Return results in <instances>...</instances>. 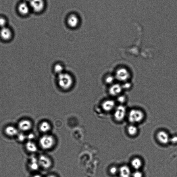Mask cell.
<instances>
[{"label": "cell", "mask_w": 177, "mask_h": 177, "mask_svg": "<svg viewBox=\"0 0 177 177\" xmlns=\"http://www.w3.org/2000/svg\"><path fill=\"white\" fill-rule=\"evenodd\" d=\"M57 82L59 87L66 91L72 87L74 80L72 76L69 74L62 72L58 76Z\"/></svg>", "instance_id": "1"}, {"label": "cell", "mask_w": 177, "mask_h": 177, "mask_svg": "<svg viewBox=\"0 0 177 177\" xmlns=\"http://www.w3.org/2000/svg\"><path fill=\"white\" fill-rule=\"evenodd\" d=\"M144 118V113L140 110L133 109L129 112L128 118L131 123H139L142 121Z\"/></svg>", "instance_id": "2"}, {"label": "cell", "mask_w": 177, "mask_h": 177, "mask_svg": "<svg viewBox=\"0 0 177 177\" xmlns=\"http://www.w3.org/2000/svg\"><path fill=\"white\" fill-rule=\"evenodd\" d=\"M40 143L43 149H49L54 145V139L52 136L45 135L41 138Z\"/></svg>", "instance_id": "3"}, {"label": "cell", "mask_w": 177, "mask_h": 177, "mask_svg": "<svg viewBox=\"0 0 177 177\" xmlns=\"http://www.w3.org/2000/svg\"><path fill=\"white\" fill-rule=\"evenodd\" d=\"M30 5L32 10L37 13L43 11L45 7L44 0H30Z\"/></svg>", "instance_id": "4"}, {"label": "cell", "mask_w": 177, "mask_h": 177, "mask_svg": "<svg viewBox=\"0 0 177 177\" xmlns=\"http://www.w3.org/2000/svg\"><path fill=\"white\" fill-rule=\"evenodd\" d=\"M130 77V74L127 69L121 68L117 70L115 74V78L120 82L126 81Z\"/></svg>", "instance_id": "5"}, {"label": "cell", "mask_w": 177, "mask_h": 177, "mask_svg": "<svg viewBox=\"0 0 177 177\" xmlns=\"http://www.w3.org/2000/svg\"><path fill=\"white\" fill-rule=\"evenodd\" d=\"M126 114V109L125 106L122 105H119L115 111L114 116L116 120L121 122L125 118Z\"/></svg>", "instance_id": "6"}, {"label": "cell", "mask_w": 177, "mask_h": 177, "mask_svg": "<svg viewBox=\"0 0 177 177\" xmlns=\"http://www.w3.org/2000/svg\"><path fill=\"white\" fill-rule=\"evenodd\" d=\"M157 138L159 143L166 145L170 142V137L167 132L164 131H160L157 133Z\"/></svg>", "instance_id": "7"}, {"label": "cell", "mask_w": 177, "mask_h": 177, "mask_svg": "<svg viewBox=\"0 0 177 177\" xmlns=\"http://www.w3.org/2000/svg\"><path fill=\"white\" fill-rule=\"evenodd\" d=\"M12 35L11 30L7 27H5L1 28L0 31V37L4 41H7L11 40Z\"/></svg>", "instance_id": "8"}, {"label": "cell", "mask_w": 177, "mask_h": 177, "mask_svg": "<svg viewBox=\"0 0 177 177\" xmlns=\"http://www.w3.org/2000/svg\"><path fill=\"white\" fill-rule=\"evenodd\" d=\"M39 163L42 167L46 169L50 168L52 165V161L50 158L44 155H42L39 157Z\"/></svg>", "instance_id": "9"}, {"label": "cell", "mask_w": 177, "mask_h": 177, "mask_svg": "<svg viewBox=\"0 0 177 177\" xmlns=\"http://www.w3.org/2000/svg\"><path fill=\"white\" fill-rule=\"evenodd\" d=\"M123 86L119 84H114L110 87L109 93L113 96H117L120 95L123 91Z\"/></svg>", "instance_id": "10"}, {"label": "cell", "mask_w": 177, "mask_h": 177, "mask_svg": "<svg viewBox=\"0 0 177 177\" xmlns=\"http://www.w3.org/2000/svg\"><path fill=\"white\" fill-rule=\"evenodd\" d=\"M79 20L77 15L72 14L70 15L67 20L68 25L72 28H75L79 25Z\"/></svg>", "instance_id": "11"}, {"label": "cell", "mask_w": 177, "mask_h": 177, "mask_svg": "<svg viewBox=\"0 0 177 177\" xmlns=\"http://www.w3.org/2000/svg\"><path fill=\"white\" fill-rule=\"evenodd\" d=\"M115 102L113 100H107L103 102L102 106L104 110L108 112L113 110L115 108Z\"/></svg>", "instance_id": "12"}, {"label": "cell", "mask_w": 177, "mask_h": 177, "mask_svg": "<svg viewBox=\"0 0 177 177\" xmlns=\"http://www.w3.org/2000/svg\"><path fill=\"white\" fill-rule=\"evenodd\" d=\"M119 172L120 177H130L131 171L130 168L127 166H123L119 169Z\"/></svg>", "instance_id": "13"}, {"label": "cell", "mask_w": 177, "mask_h": 177, "mask_svg": "<svg viewBox=\"0 0 177 177\" xmlns=\"http://www.w3.org/2000/svg\"><path fill=\"white\" fill-rule=\"evenodd\" d=\"M18 10L20 14L26 15L29 13L30 7L26 3H22L19 5Z\"/></svg>", "instance_id": "14"}, {"label": "cell", "mask_w": 177, "mask_h": 177, "mask_svg": "<svg viewBox=\"0 0 177 177\" xmlns=\"http://www.w3.org/2000/svg\"><path fill=\"white\" fill-rule=\"evenodd\" d=\"M32 126L31 122L28 120L21 121L18 124V127L23 131H28L31 129Z\"/></svg>", "instance_id": "15"}, {"label": "cell", "mask_w": 177, "mask_h": 177, "mask_svg": "<svg viewBox=\"0 0 177 177\" xmlns=\"http://www.w3.org/2000/svg\"><path fill=\"white\" fill-rule=\"evenodd\" d=\"M131 164L133 168L136 170H138L142 167L143 163L142 160L139 158H135L132 160Z\"/></svg>", "instance_id": "16"}, {"label": "cell", "mask_w": 177, "mask_h": 177, "mask_svg": "<svg viewBox=\"0 0 177 177\" xmlns=\"http://www.w3.org/2000/svg\"><path fill=\"white\" fill-rule=\"evenodd\" d=\"M7 135L9 136L16 135L18 134V130L15 127L12 126H9L7 127L5 130Z\"/></svg>", "instance_id": "17"}, {"label": "cell", "mask_w": 177, "mask_h": 177, "mask_svg": "<svg viewBox=\"0 0 177 177\" xmlns=\"http://www.w3.org/2000/svg\"><path fill=\"white\" fill-rule=\"evenodd\" d=\"M40 130L42 132H49L51 129V126L48 122H44L41 124L40 126Z\"/></svg>", "instance_id": "18"}, {"label": "cell", "mask_w": 177, "mask_h": 177, "mask_svg": "<svg viewBox=\"0 0 177 177\" xmlns=\"http://www.w3.org/2000/svg\"><path fill=\"white\" fill-rule=\"evenodd\" d=\"M138 131L137 128L133 125L129 126L127 128L128 132L131 136H134L136 135Z\"/></svg>", "instance_id": "19"}, {"label": "cell", "mask_w": 177, "mask_h": 177, "mask_svg": "<svg viewBox=\"0 0 177 177\" xmlns=\"http://www.w3.org/2000/svg\"><path fill=\"white\" fill-rule=\"evenodd\" d=\"M31 163L30 164V167L32 170H37L39 167V163H38L37 159L34 156H32L31 159Z\"/></svg>", "instance_id": "20"}, {"label": "cell", "mask_w": 177, "mask_h": 177, "mask_svg": "<svg viewBox=\"0 0 177 177\" xmlns=\"http://www.w3.org/2000/svg\"><path fill=\"white\" fill-rule=\"evenodd\" d=\"M26 149L30 152H35L37 150V147L34 143L28 142L26 144Z\"/></svg>", "instance_id": "21"}, {"label": "cell", "mask_w": 177, "mask_h": 177, "mask_svg": "<svg viewBox=\"0 0 177 177\" xmlns=\"http://www.w3.org/2000/svg\"><path fill=\"white\" fill-rule=\"evenodd\" d=\"M54 71L58 74L63 72V66L59 64H57L54 66Z\"/></svg>", "instance_id": "22"}, {"label": "cell", "mask_w": 177, "mask_h": 177, "mask_svg": "<svg viewBox=\"0 0 177 177\" xmlns=\"http://www.w3.org/2000/svg\"><path fill=\"white\" fill-rule=\"evenodd\" d=\"M6 20L5 19L3 18H0V27L1 28L6 27Z\"/></svg>", "instance_id": "23"}, {"label": "cell", "mask_w": 177, "mask_h": 177, "mask_svg": "<svg viewBox=\"0 0 177 177\" xmlns=\"http://www.w3.org/2000/svg\"><path fill=\"white\" fill-rule=\"evenodd\" d=\"M110 172L111 174L115 175L118 172H119V169L116 167H112L110 168Z\"/></svg>", "instance_id": "24"}, {"label": "cell", "mask_w": 177, "mask_h": 177, "mask_svg": "<svg viewBox=\"0 0 177 177\" xmlns=\"http://www.w3.org/2000/svg\"><path fill=\"white\" fill-rule=\"evenodd\" d=\"M133 177H143V173L137 170L132 174Z\"/></svg>", "instance_id": "25"}, {"label": "cell", "mask_w": 177, "mask_h": 177, "mask_svg": "<svg viewBox=\"0 0 177 177\" xmlns=\"http://www.w3.org/2000/svg\"><path fill=\"white\" fill-rule=\"evenodd\" d=\"M114 79L113 76H109L105 79V81L108 84H111V83H113V80Z\"/></svg>", "instance_id": "26"}, {"label": "cell", "mask_w": 177, "mask_h": 177, "mask_svg": "<svg viewBox=\"0 0 177 177\" xmlns=\"http://www.w3.org/2000/svg\"><path fill=\"white\" fill-rule=\"evenodd\" d=\"M18 139L20 142H23L26 138V136L23 134L20 133L18 135Z\"/></svg>", "instance_id": "27"}, {"label": "cell", "mask_w": 177, "mask_h": 177, "mask_svg": "<svg viewBox=\"0 0 177 177\" xmlns=\"http://www.w3.org/2000/svg\"><path fill=\"white\" fill-rule=\"evenodd\" d=\"M170 142L173 144L177 143V136H173L170 138Z\"/></svg>", "instance_id": "28"}, {"label": "cell", "mask_w": 177, "mask_h": 177, "mask_svg": "<svg viewBox=\"0 0 177 177\" xmlns=\"http://www.w3.org/2000/svg\"><path fill=\"white\" fill-rule=\"evenodd\" d=\"M126 98L124 96H120L118 98V101L121 103H123L126 101Z\"/></svg>", "instance_id": "29"}, {"label": "cell", "mask_w": 177, "mask_h": 177, "mask_svg": "<svg viewBox=\"0 0 177 177\" xmlns=\"http://www.w3.org/2000/svg\"><path fill=\"white\" fill-rule=\"evenodd\" d=\"M28 139H32L34 138L35 136L33 134L30 133L28 135Z\"/></svg>", "instance_id": "30"}, {"label": "cell", "mask_w": 177, "mask_h": 177, "mask_svg": "<svg viewBox=\"0 0 177 177\" xmlns=\"http://www.w3.org/2000/svg\"><path fill=\"white\" fill-rule=\"evenodd\" d=\"M33 177H41V176L40 175H35V176H34Z\"/></svg>", "instance_id": "31"}, {"label": "cell", "mask_w": 177, "mask_h": 177, "mask_svg": "<svg viewBox=\"0 0 177 177\" xmlns=\"http://www.w3.org/2000/svg\"><path fill=\"white\" fill-rule=\"evenodd\" d=\"M47 177H56V176H54V175H50V176H47Z\"/></svg>", "instance_id": "32"}, {"label": "cell", "mask_w": 177, "mask_h": 177, "mask_svg": "<svg viewBox=\"0 0 177 177\" xmlns=\"http://www.w3.org/2000/svg\"><path fill=\"white\" fill-rule=\"evenodd\" d=\"M25 1H28V0H25Z\"/></svg>", "instance_id": "33"}]
</instances>
